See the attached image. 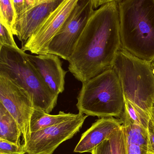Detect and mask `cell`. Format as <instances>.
Masks as SVG:
<instances>
[{"mask_svg":"<svg viewBox=\"0 0 154 154\" xmlns=\"http://www.w3.org/2000/svg\"><path fill=\"white\" fill-rule=\"evenodd\" d=\"M24 0H14V7L16 15H18L24 8Z\"/></svg>","mask_w":154,"mask_h":154,"instance_id":"23","label":"cell"},{"mask_svg":"<svg viewBox=\"0 0 154 154\" xmlns=\"http://www.w3.org/2000/svg\"><path fill=\"white\" fill-rule=\"evenodd\" d=\"M150 116H151V119L154 123V101L152 107V110L150 113Z\"/></svg>","mask_w":154,"mask_h":154,"instance_id":"25","label":"cell"},{"mask_svg":"<svg viewBox=\"0 0 154 154\" xmlns=\"http://www.w3.org/2000/svg\"><path fill=\"white\" fill-rule=\"evenodd\" d=\"M148 149L147 154H154V123L151 119L148 129Z\"/></svg>","mask_w":154,"mask_h":154,"instance_id":"21","label":"cell"},{"mask_svg":"<svg viewBox=\"0 0 154 154\" xmlns=\"http://www.w3.org/2000/svg\"><path fill=\"white\" fill-rule=\"evenodd\" d=\"M77 108L87 116L120 118L124 109V96L119 77L109 69L82 83Z\"/></svg>","mask_w":154,"mask_h":154,"instance_id":"3","label":"cell"},{"mask_svg":"<svg viewBox=\"0 0 154 154\" xmlns=\"http://www.w3.org/2000/svg\"><path fill=\"white\" fill-rule=\"evenodd\" d=\"M120 0H91L94 9H97L101 5L112 2H118Z\"/></svg>","mask_w":154,"mask_h":154,"instance_id":"24","label":"cell"},{"mask_svg":"<svg viewBox=\"0 0 154 154\" xmlns=\"http://www.w3.org/2000/svg\"><path fill=\"white\" fill-rule=\"evenodd\" d=\"M24 144L19 146L0 139V154H25Z\"/></svg>","mask_w":154,"mask_h":154,"instance_id":"19","label":"cell"},{"mask_svg":"<svg viewBox=\"0 0 154 154\" xmlns=\"http://www.w3.org/2000/svg\"><path fill=\"white\" fill-rule=\"evenodd\" d=\"M121 119L125 136L126 154H147V129L134 123L124 111Z\"/></svg>","mask_w":154,"mask_h":154,"instance_id":"13","label":"cell"},{"mask_svg":"<svg viewBox=\"0 0 154 154\" xmlns=\"http://www.w3.org/2000/svg\"><path fill=\"white\" fill-rule=\"evenodd\" d=\"M94 11L91 0H80L62 29L50 43L47 53L68 61L80 36Z\"/></svg>","mask_w":154,"mask_h":154,"instance_id":"7","label":"cell"},{"mask_svg":"<svg viewBox=\"0 0 154 154\" xmlns=\"http://www.w3.org/2000/svg\"><path fill=\"white\" fill-rule=\"evenodd\" d=\"M151 65H152V70L153 73L154 75V60L152 61V62Z\"/></svg>","mask_w":154,"mask_h":154,"instance_id":"26","label":"cell"},{"mask_svg":"<svg viewBox=\"0 0 154 154\" xmlns=\"http://www.w3.org/2000/svg\"><path fill=\"white\" fill-rule=\"evenodd\" d=\"M124 111L128 115L134 123L148 129L151 120L150 114L124 97Z\"/></svg>","mask_w":154,"mask_h":154,"instance_id":"16","label":"cell"},{"mask_svg":"<svg viewBox=\"0 0 154 154\" xmlns=\"http://www.w3.org/2000/svg\"><path fill=\"white\" fill-rule=\"evenodd\" d=\"M123 121L115 117H103L97 120L81 135L74 152L83 153L92 151L105 140L108 139L116 130L122 127Z\"/></svg>","mask_w":154,"mask_h":154,"instance_id":"12","label":"cell"},{"mask_svg":"<svg viewBox=\"0 0 154 154\" xmlns=\"http://www.w3.org/2000/svg\"><path fill=\"white\" fill-rule=\"evenodd\" d=\"M10 1H11V4H12L13 6L14 7V0H10Z\"/></svg>","mask_w":154,"mask_h":154,"instance_id":"27","label":"cell"},{"mask_svg":"<svg viewBox=\"0 0 154 154\" xmlns=\"http://www.w3.org/2000/svg\"><path fill=\"white\" fill-rule=\"evenodd\" d=\"M88 116L79 113L58 125L31 133L24 147L27 154H52L65 141L71 139L82 128Z\"/></svg>","mask_w":154,"mask_h":154,"instance_id":"8","label":"cell"},{"mask_svg":"<svg viewBox=\"0 0 154 154\" xmlns=\"http://www.w3.org/2000/svg\"><path fill=\"white\" fill-rule=\"evenodd\" d=\"M0 23L13 34L17 15L11 1L0 0Z\"/></svg>","mask_w":154,"mask_h":154,"instance_id":"17","label":"cell"},{"mask_svg":"<svg viewBox=\"0 0 154 154\" xmlns=\"http://www.w3.org/2000/svg\"><path fill=\"white\" fill-rule=\"evenodd\" d=\"M0 74L28 91L34 107L50 114L57 105L58 95L47 86L21 49L0 46Z\"/></svg>","mask_w":154,"mask_h":154,"instance_id":"4","label":"cell"},{"mask_svg":"<svg viewBox=\"0 0 154 154\" xmlns=\"http://www.w3.org/2000/svg\"><path fill=\"white\" fill-rule=\"evenodd\" d=\"M22 132L13 117L0 103V139L20 146Z\"/></svg>","mask_w":154,"mask_h":154,"instance_id":"15","label":"cell"},{"mask_svg":"<svg viewBox=\"0 0 154 154\" xmlns=\"http://www.w3.org/2000/svg\"><path fill=\"white\" fill-rule=\"evenodd\" d=\"M27 57L47 86L57 95L62 93L67 71L62 68L59 57L49 53L37 56L27 54Z\"/></svg>","mask_w":154,"mask_h":154,"instance_id":"11","label":"cell"},{"mask_svg":"<svg viewBox=\"0 0 154 154\" xmlns=\"http://www.w3.org/2000/svg\"><path fill=\"white\" fill-rule=\"evenodd\" d=\"M151 64L121 48L113 66L124 97L149 114L154 101V75Z\"/></svg>","mask_w":154,"mask_h":154,"instance_id":"5","label":"cell"},{"mask_svg":"<svg viewBox=\"0 0 154 154\" xmlns=\"http://www.w3.org/2000/svg\"><path fill=\"white\" fill-rule=\"evenodd\" d=\"M0 46L4 45L14 48L18 47L14 39L13 34L2 24L0 23Z\"/></svg>","mask_w":154,"mask_h":154,"instance_id":"20","label":"cell"},{"mask_svg":"<svg viewBox=\"0 0 154 154\" xmlns=\"http://www.w3.org/2000/svg\"><path fill=\"white\" fill-rule=\"evenodd\" d=\"M108 140L111 154H126L125 136L122 126L114 132Z\"/></svg>","mask_w":154,"mask_h":154,"instance_id":"18","label":"cell"},{"mask_svg":"<svg viewBox=\"0 0 154 154\" xmlns=\"http://www.w3.org/2000/svg\"><path fill=\"white\" fill-rule=\"evenodd\" d=\"M0 103L18 123L25 147L31 134L30 120L34 108L32 97L12 80L0 74Z\"/></svg>","mask_w":154,"mask_h":154,"instance_id":"6","label":"cell"},{"mask_svg":"<svg viewBox=\"0 0 154 154\" xmlns=\"http://www.w3.org/2000/svg\"><path fill=\"white\" fill-rule=\"evenodd\" d=\"M76 116V114L60 111L57 115H52L42 109L34 107L30 120L31 133L63 123Z\"/></svg>","mask_w":154,"mask_h":154,"instance_id":"14","label":"cell"},{"mask_svg":"<svg viewBox=\"0 0 154 154\" xmlns=\"http://www.w3.org/2000/svg\"><path fill=\"white\" fill-rule=\"evenodd\" d=\"M91 154H111L110 143L108 139L105 140L104 142L98 146L91 153Z\"/></svg>","mask_w":154,"mask_h":154,"instance_id":"22","label":"cell"},{"mask_svg":"<svg viewBox=\"0 0 154 154\" xmlns=\"http://www.w3.org/2000/svg\"><path fill=\"white\" fill-rule=\"evenodd\" d=\"M80 0H63L38 26L22 45V50L36 55L46 54L50 42L62 29Z\"/></svg>","mask_w":154,"mask_h":154,"instance_id":"9","label":"cell"},{"mask_svg":"<svg viewBox=\"0 0 154 154\" xmlns=\"http://www.w3.org/2000/svg\"><path fill=\"white\" fill-rule=\"evenodd\" d=\"M122 48L118 2L94 11L68 60L70 72L82 83L113 68Z\"/></svg>","mask_w":154,"mask_h":154,"instance_id":"1","label":"cell"},{"mask_svg":"<svg viewBox=\"0 0 154 154\" xmlns=\"http://www.w3.org/2000/svg\"><path fill=\"white\" fill-rule=\"evenodd\" d=\"M63 0H24V8L17 15L13 34L23 45L43 20Z\"/></svg>","mask_w":154,"mask_h":154,"instance_id":"10","label":"cell"},{"mask_svg":"<svg viewBox=\"0 0 154 154\" xmlns=\"http://www.w3.org/2000/svg\"><path fill=\"white\" fill-rule=\"evenodd\" d=\"M122 48L135 57L154 60V0L118 2Z\"/></svg>","mask_w":154,"mask_h":154,"instance_id":"2","label":"cell"}]
</instances>
